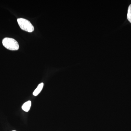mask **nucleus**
<instances>
[{"label":"nucleus","mask_w":131,"mask_h":131,"mask_svg":"<svg viewBox=\"0 0 131 131\" xmlns=\"http://www.w3.org/2000/svg\"><path fill=\"white\" fill-rule=\"evenodd\" d=\"M3 46L10 50H17L19 49L18 42L12 38H5L2 40Z\"/></svg>","instance_id":"f257e3e1"},{"label":"nucleus","mask_w":131,"mask_h":131,"mask_svg":"<svg viewBox=\"0 0 131 131\" xmlns=\"http://www.w3.org/2000/svg\"><path fill=\"white\" fill-rule=\"evenodd\" d=\"M18 24L20 28L23 30L32 32L34 30V27L31 23L27 20L24 18H18L17 19Z\"/></svg>","instance_id":"f03ea898"},{"label":"nucleus","mask_w":131,"mask_h":131,"mask_svg":"<svg viewBox=\"0 0 131 131\" xmlns=\"http://www.w3.org/2000/svg\"><path fill=\"white\" fill-rule=\"evenodd\" d=\"M44 84L43 83H41L38 85L37 88L35 89L33 92L34 96H37L40 93L43 88Z\"/></svg>","instance_id":"7ed1b4c3"},{"label":"nucleus","mask_w":131,"mask_h":131,"mask_svg":"<svg viewBox=\"0 0 131 131\" xmlns=\"http://www.w3.org/2000/svg\"><path fill=\"white\" fill-rule=\"evenodd\" d=\"M31 105L32 103L31 101H28L23 104L21 107V108L24 111L27 112L30 109Z\"/></svg>","instance_id":"20e7f679"},{"label":"nucleus","mask_w":131,"mask_h":131,"mask_svg":"<svg viewBox=\"0 0 131 131\" xmlns=\"http://www.w3.org/2000/svg\"><path fill=\"white\" fill-rule=\"evenodd\" d=\"M127 18L128 20L131 23V5L129 6L128 8Z\"/></svg>","instance_id":"39448f33"},{"label":"nucleus","mask_w":131,"mask_h":131,"mask_svg":"<svg viewBox=\"0 0 131 131\" xmlns=\"http://www.w3.org/2000/svg\"><path fill=\"white\" fill-rule=\"evenodd\" d=\"M15 131V130H13V131Z\"/></svg>","instance_id":"423d86ee"}]
</instances>
